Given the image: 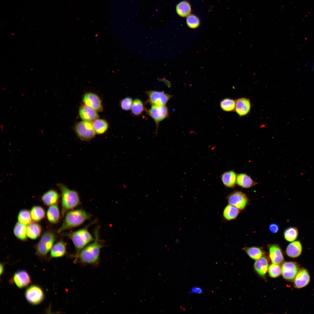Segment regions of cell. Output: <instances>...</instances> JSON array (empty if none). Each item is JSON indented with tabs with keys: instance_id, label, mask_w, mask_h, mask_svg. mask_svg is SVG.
<instances>
[{
	"instance_id": "cell-1",
	"label": "cell",
	"mask_w": 314,
	"mask_h": 314,
	"mask_svg": "<svg viewBox=\"0 0 314 314\" xmlns=\"http://www.w3.org/2000/svg\"><path fill=\"white\" fill-rule=\"evenodd\" d=\"M99 228L95 230L94 240L83 248L76 255V259L83 263L95 264L99 261L100 252L102 245L100 242Z\"/></svg>"
},
{
	"instance_id": "cell-2",
	"label": "cell",
	"mask_w": 314,
	"mask_h": 314,
	"mask_svg": "<svg viewBox=\"0 0 314 314\" xmlns=\"http://www.w3.org/2000/svg\"><path fill=\"white\" fill-rule=\"evenodd\" d=\"M91 217V215L82 209L71 210L66 213L62 224L57 232L77 227L82 224Z\"/></svg>"
},
{
	"instance_id": "cell-3",
	"label": "cell",
	"mask_w": 314,
	"mask_h": 314,
	"mask_svg": "<svg viewBox=\"0 0 314 314\" xmlns=\"http://www.w3.org/2000/svg\"><path fill=\"white\" fill-rule=\"evenodd\" d=\"M57 186L61 193V214L64 216L67 211L74 208L80 203V197L76 190L69 188L65 185L59 183Z\"/></svg>"
},
{
	"instance_id": "cell-4",
	"label": "cell",
	"mask_w": 314,
	"mask_h": 314,
	"mask_svg": "<svg viewBox=\"0 0 314 314\" xmlns=\"http://www.w3.org/2000/svg\"><path fill=\"white\" fill-rule=\"evenodd\" d=\"M55 239V234L51 231H47L42 234L35 246V254L40 260H47L49 252L53 245Z\"/></svg>"
},
{
	"instance_id": "cell-5",
	"label": "cell",
	"mask_w": 314,
	"mask_h": 314,
	"mask_svg": "<svg viewBox=\"0 0 314 314\" xmlns=\"http://www.w3.org/2000/svg\"><path fill=\"white\" fill-rule=\"evenodd\" d=\"M72 242L76 250L77 255L85 247L94 240L88 231L85 228L67 234Z\"/></svg>"
},
{
	"instance_id": "cell-6",
	"label": "cell",
	"mask_w": 314,
	"mask_h": 314,
	"mask_svg": "<svg viewBox=\"0 0 314 314\" xmlns=\"http://www.w3.org/2000/svg\"><path fill=\"white\" fill-rule=\"evenodd\" d=\"M75 132L79 138L83 141H89L95 136L96 132L92 122L83 120L75 126Z\"/></svg>"
},
{
	"instance_id": "cell-7",
	"label": "cell",
	"mask_w": 314,
	"mask_h": 314,
	"mask_svg": "<svg viewBox=\"0 0 314 314\" xmlns=\"http://www.w3.org/2000/svg\"><path fill=\"white\" fill-rule=\"evenodd\" d=\"M25 296L27 301L32 305L40 304L44 300V294L42 288L36 285H32L26 289Z\"/></svg>"
},
{
	"instance_id": "cell-8",
	"label": "cell",
	"mask_w": 314,
	"mask_h": 314,
	"mask_svg": "<svg viewBox=\"0 0 314 314\" xmlns=\"http://www.w3.org/2000/svg\"><path fill=\"white\" fill-rule=\"evenodd\" d=\"M148 99L146 103L151 106L165 105L172 96L163 91L149 90L146 92Z\"/></svg>"
},
{
	"instance_id": "cell-9",
	"label": "cell",
	"mask_w": 314,
	"mask_h": 314,
	"mask_svg": "<svg viewBox=\"0 0 314 314\" xmlns=\"http://www.w3.org/2000/svg\"><path fill=\"white\" fill-rule=\"evenodd\" d=\"M147 113L153 119L156 126L157 133L159 123L169 116V111L165 105L161 106H151L148 110L145 109Z\"/></svg>"
},
{
	"instance_id": "cell-10",
	"label": "cell",
	"mask_w": 314,
	"mask_h": 314,
	"mask_svg": "<svg viewBox=\"0 0 314 314\" xmlns=\"http://www.w3.org/2000/svg\"><path fill=\"white\" fill-rule=\"evenodd\" d=\"M229 204L238 208L240 210L244 209L248 204L249 199L246 195L242 191H235L227 197Z\"/></svg>"
},
{
	"instance_id": "cell-11",
	"label": "cell",
	"mask_w": 314,
	"mask_h": 314,
	"mask_svg": "<svg viewBox=\"0 0 314 314\" xmlns=\"http://www.w3.org/2000/svg\"><path fill=\"white\" fill-rule=\"evenodd\" d=\"M281 273L283 277L289 281H293L300 270L299 265L293 261L285 262L282 264Z\"/></svg>"
},
{
	"instance_id": "cell-12",
	"label": "cell",
	"mask_w": 314,
	"mask_h": 314,
	"mask_svg": "<svg viewBox=\"0 0 314 314\" xmlns=\"http://www.w3.org/2000/svg\"><path fill=\"white\" fill-rule=\"evenodd\" d=\"M12 280L15 285L20 289L26 287L32 282L30 275L24 270H19L15 272Z\"/></svg>"
},
{
	"instance_id": "cell-13",
	"label": "cell",
	"mask_w": 314,
	"mask_h": 314,
	"mask_svg": "<svg viewBox=\"0 0 314 314\" xmlns=\"http://www.w3.org/2000/svg\"><path fill=\"white\" fill-rule=\"evenodd\" d=\"M83 101L84 104L97 112L102 110L101 100L98 96L95 93L92 92L85 93L83 97Z\"/></svg>"
},
{
	"instance_id": "cell-14",
	"label": "cell",
	"mask_w": 314,
	"mask_h": 314,
	"mask_svg": "<svg viewBox=\"0 0 314 314\" xmlns=\"http://www.w3.org/2000/svg\"><path fill=\"white\" fill-rule=\"evenodd\" d=\"M251 107V102L249 99L240 98L236 100L235 111L240 116H244L249 113Z\"/></svg>"
},
{
	"instance_id": "cell-15",
	"label": "cell",
	"mask_w": 314,
	"mask_h": 314,
	"mask_svg": "<svg viewBox=\"0 0 314 314\" xmlns=\"http://www.w3.org/2000/svg\"><path fill=\"white\" fill-rule=\"evenodd\" d=\"M310 280V276L308 270L304 268H301L300 269L294 279V286L297 288H303L309 284Z\"/></svg>"
},
{
	"instance_id": "cell-16",
	"label": "cell",
	"mask_w": 314,
	"mask_h": 314,
	"mask_svg": "<svg viewBox=\"0 0 314 314\" xmlns=\"http://www.w3.org/2000/svg\"><path fill=\"white\" fill-rule=\"evenodd\" d=\"M269 255L272 263L279 264L282 263L284 258L280 246L277 244L270 245L268 246Z\"/></svg>"
},
{
	"instance_id": "cell-17",
	"label": "cell",
	"mask_w": 314,
	"mask_h": 314,
	"mask_svg": "<svg viewBox=\"0 0 314 314\" xmlns=\"http://www.w3.org/2000/svg\"><path fill=\"white\" fill-rule=\"evenodd\" d=\"M79 113L81 118L84 121L92 122L99 117L97 111L85 104L80 107Z\"/></svg>"
},
{
	"instance_id": "cell-18",
	"label": "cell",
	"mask_w": 314,
	"mask_h": 314,
	"mask_svg": "<svg viewBox=\"0 0 314 314\" xmlns=\"http://www.w3.org/2000/svg\"><path fill=\"white\" fill-rule=\"evenodd\" d=\"M66 252V247L65 243L60 240L54 245L52 247L48 260L52 258H58L64 256Z\"/></svg>"
},
{
	"instance_id": "cell-19",
	"label": "cell",
	"mask_w": 314,
	"mask_h": 314,
	"mask_svg": "<svg viewBox=\"0 0 314 314\" xmlns=\"http://www.w3.org/2000/svg\"><path fill=\"white\" fill-rule=\"evenodd\" d=\"M302 250V246L299 240L293 241L289 244L286 249V253L289 257L292 258H297L301 254Z\"/></svg>"
},
{
	"instance_id": "cell-20",
	"label": "cell",
	"mask_w": 314,
	"mask_h": 314,
	"mask_svg": "<svg viewBox=\"0 0 314 314\" xmlns=\"http://www.w3.org/2000/svg\"><path fill=\"white\" fill-rule=\"evenodd\" d=\"M237 176L236 173L233 170L226 171L222 174L221 181L226 187L233 188L236 184Z\"/></svg>"
},
{
	"instance_id": "cell-21",
	"label": "cell",
	"mask_w": 314,
	"mask_h": 314,
	"mask_svg": "<svg viewBox=\"0 0 314 314\" xmlns=\"http://www.w3.org/2000/svg\"><path fill=\"white\" fill-rule=\"evenodd\" d=\"M236 184L243 188H249L257 184L247 174L241 173L237 174Z\"/></svg>"
},
{
	"instance_id": "cell-22",
	"label": "cell",
	"mask_w": 314,
	"mask_h": 314,
	"mask_svg": "<svg viewBox=\"0 0 314 314\" xmlns=\"http://www.w3.org/2000/svg\"><path fill=\"white\" fill-rule=\"evenodd\" d=\"M59 198V195L56 191L50 190L42 195V200L44 204L50 206L57 204Z\"/></svg>"
},
{
	"instance_id": "cell-23",
	"label": "cell",
	"mask_w": 314,
	"mask_h": 314,
	"mask_svg": "<svg viewBox=\"0 0 314 314\" xmlns=\"http://www.w3.org/2000/svg\"><path fill=\"white\" fill-rule=\"evenodd\" d=\"M254 267L258 274L261 276H264L266 274L268 268V263L267 258L262 256L256 260L254 263Z\"/></svg>"
},
{
	"instance_id": "cell-24",
	"label": "cell",
	"mask_w": 314,
	"mask_h": 314,
	"mask_svg": "<svg viewBox=\"0 0 314 314\" xmlns=\"http://www.w3.org/2000/svg\"><path fill=\"white\" fill-rule=\"evenodd\" d=\"M176 10L177 14L179 16L185 17L190 14L192 8L190 3L186 0H184L177 4Z\"/></svg>"
},
{
	"instance_id": "cell-25",
	"label": "cell",
	"mask_w": 314,
	"mask_h": 314,
	"mask_svg": "<svg viewBox=\"0 0 314 314\" xmlns=\"http://www.w3.org/2000/svg\"><path fill=\"white\" fill-rule=\"evenodd\" d=\"M41 231V226L36 222H32L26 226L27 236L31 239H36L39 237Z\"/></svg>"
},
{
	"instance_id": "cell-26",
	"label": "cell",
	"mask_w": 314,
	"mask_h": 314,
	"mask_svg": "<svg viewBox=\"0 0 314 314\" xmlns=\"http://www.w3.org/2000/svg\"><path fill=\"white\" fill-rule=\"evenodd\" d=\"M49 221L52 224L57 223L60 219V213L57 204L49 206L47 213Z\"/></svg>"
},
{
	"instance_id": "cell-27",
	"label": "cell",
	"mask_w": 314,
	"mask_h": 314,
	"mask_svg": "<svg viewBox=\"0 0 314 314\" xmlns=\"http://www.w3.org/2000/svg\"><path fill=\"white\" fill-rule=\"evenodd\" d=\"M240 212V210L236 207L229 204L224 208L223 216L226 220L230 221L235 219Z\"/></svg>"
},
{
	"instance_id": "cell-28",
	"label": "cell",
	"mask_w": 314,
	"mask_h": 314,
	"mask_svg": "<svg viewBox=\"0 0 314 314\" xmlns=\"http://www.w3.org/2000/svg\"><path fill=\"white\" fill-rule=\"evenodd\" d=\"M19 222L15 224L13 233L15 236L18 239L22 241H25L27 239L26 227Z\"/></svg>"
},
{
	"instance_id": "cell-29",
	"label": "cell",
	"mask_w": 314,
	"mask_h": 314,
	"mask_svg": "<svg viewBox=\"0 0 314 314\" xmlns=\"http://www.w3.org/2000/svg\"><path fill=\"white\" fill-rule=\"evenodd\" d=\"M242 249L250 257L254 260L258 259L264 254V252L263 249L259 247H245Z\"/></svg>"
},
{
	"instance_id": "cell-30",
	"label": "cell",
	"mask_w": 314,
	"mask_h": 314,
	"mask_svg": "<svg viewBox=\"0 0 314 314\" xmlns=\"http://www.w3.org/2000/svg\"><path fill=\"white\" fill-rule=\"evenodd\" d=\"M30 214L32 220L35 222L41 221L45 216V212L44 209L39 206H33L31 209Z\"/></svg>"
},
{
	"instance_id": "cell-31",
	"label": "cell",
	"mask_w": 314,
	"mask_h": 314,
	"mask_svg": "<svg viewBox=\"0 0 314 314\" xmlns=\"http://www.w3.org/2000/svg\"><path fill=\"white\" fill-rule=\"evenodd\" d=\"M93 125L96 133L99 134L104 133L107 130L108 125L104 119H97L93 121Z\"/></svg>"
},
{
	"instance_id": "cell-32",
	"label": "cell",
	"mask_w": 314,
	"mask_h": 314,
	"mask_svg": "<svg viewBox=\"0 0 314 314\" xmlns=\"http://www.w3.org/2000/svg\"><path fill=\"white\" fill-rule=\"evenodd\" d=\"M283 234L286 241L292 242L297 239L299 235L298 230L296 227H289L285 230Z\"/></svg>"
},
{
	"instance_id": "cell-33",
	"label": "cell",
	"mask_w": 314,
	"mask_h": 314,
	"mask_svg": "<svg viewBox=\"0 0 314 314\" xmlns=\"http://www.w3.org/2000/svg\"><path fill=\"white\" fill-rule=\"evenodd\" d=\"M145 109L144 104L140 99L137 98L134 100L131 108L132 114L135 116H139Z\"/></svg>"
},
{
	"instance_id": "cell-34",
	"label": "cell",
	"mask_w": 314,
	"mask_h": 314,
	"mask_svg": "<svg viewBox=\"0 0 314 314\" xmlns=\"http://www.w3.org/2000/svg\"><path fill=\"white\" fill-rule=\"evenodd\" d=\"M236 100L229 98H226L222 99L220 102L221 109L226 112L235 111Z\"/></svg>"
},
{
	"instance_id": "cell-35",
	"label": "cell",
	"mask_w": 314,
	"mask_h": 314,
	"mask_svg": "<svg viewBox=\"0 0 314 314\" xmlns=\"http://www.w3.org/2000/svg\"><path fill=\"white\" fill-rule=\"evenodd\" d=\"M17 219L19 222L27 225L32 222L30 212L27 209L21 210L18 214Z\"/></svg>"
},
{
	"instance_id": "cell-36",
	"label": "cell",
	"mask_w": 314,
	"mask_h": 314,
	"mask_svg": "<svg viewBox=\"0 0 314 314\" xmlns=\"http://www.w3.org/2000/svg\"><path fill=\"white\" fill-rule=\"evenodd\" d=\"M186 22L189 28L195 29L199 26L200 22L197 16L194 14H190L186 17Z\"/></svg>"
},
{
	"instance_id": "cell-37",
	"label": "cell",
	"mask_w": 314,
	"mask_h": 314,
	"mask_svg": "<svg viewBox=\"0 0 314 314\" xmlns=\"http://www.w3.org/2000/svg\"><path fill=\"white\" fill-rule=\"evenodd\" d=\"M268 272L270 276L272 278H276L281 274V268L279 265L273 263L270 265L268 267Z\"/></svg>"
},
{
	"instance_id": "cell-38",
	"label": "cell",
	"mask_w": 314,
	"mask_h": 314,
	"mask_svg": "<svg viewBox=\"0 0 314 314\" xmlns=\"http://www.w3.org/2000/svg\"><path fill=\"white\" fill-rule=\"evenodd\" d=\"M132 98L129 97H126L122 99L120 103L121 108L125 110H129L131 108L133 103Z\"/></svg>"
},
{
	"instance_id": "cell-39",
	"label": "cell",
	"mask_w": 314,
	"mask_h": 314,
	"mask_svg": "<svg viewBox=\"0 0 314 314\" xmlns=\"http://www.w3.org/2000/svg\"><path fill=\"white\" fill-rule=\"evenodd\" d=\"M203 291V289L201 287L195 286L191 288L189 292V293L191 294L200 295L202 294Z\"/></svg>"
},
{
	"instance_id": "cell-40",
	"label": "cell",
	"mask_w": 314,
	"mask_h": 314,
	"mask_svg": "<svg viewBox=\"0 0 314 314\" xmlns=\"http://www.w3.org/2000/svg\"><path fill=\"white\" fill-rule=\"evenodd\" d=\"M270 231L273 233H276L279 230L278 225L276 223H272L270 225L269 227Z\"/></svg>"
},
{
	"instance_id": "cell-41",
	"label": "cell",
	"mask_w": 314,
	"mask_h": 314,
	"mask_svg": "<svg viewBox=\"0 0 314 314\" xmlns=\"http://www.w3.org/2000/svg\"><path fill=\"white\" fill-rule=\"evenodd\" d=\"M4 264L3 263H0V275L1 276L4 273Z\"/></svg>"
},
{
	"instance_id": "cell-42",
	"label": "cell",
	"mask_w": 314,
	"mask_h": 314,
	"mask_svg": "<svg viewBox=\"0 0 314 314\" xmlns=\"http://www.w3.org/2000/svg\"><path fill=\"white\" fill-rule=\"evenodd\" d=\"M159 80L160 81H163L165 83V84H167V85L168 86H170V83L169 82V81H167V80H166L165 78H163V79H159Z\"/></svg>"
},
{
	"instance_id": "cell-43",
	"label": "cell",
	"mask_w": 314,
	"mask_h": 314,
	"mask_svg": "<svg viewBox=\"0 0 314 314\" xmlns=\"http://www.w3.org/2000/svg\"><path fill=\"white\" fill-rule=\"evenodd\" d=\"M1 126H2V127H3V125H1V126H1ZM1 130H3V127H1Z\"/></svg>"
},
{
	"instance_id": "cell-44",
	"label": "cell",
	"mask_w": 314,
	"mask_h": 314,
	"mask_svg": "<svg viewBox=\"0 0 314 314\" xmlns=\"http://www.w3.org/2000/svg\"><path fill=\"white\" fill-rule=\"evenodd\" d=\"M313 69L314 70V63L313 64Z\"/></svg>"
}]
</instances>
